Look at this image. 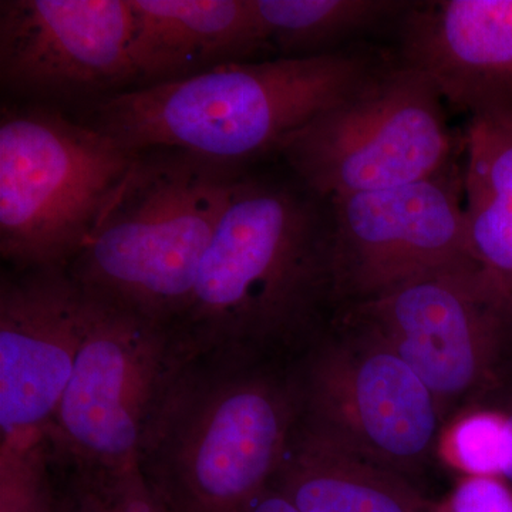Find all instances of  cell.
I'll return each instance as SVG.
<instances>
[{
    "mask_svg": "<svg viewBox=\"0 0 512 512\" xmlns=\"http://www.w3.org/2000/svg\"><path fill=\"white\" fill-rule=\"evenodd\" d=\"M259 165L232 188L175 326L191 360H281L335 316L330 202L284 164Z\"/></svg>",
    "mask_w": 512,
    "mask_h": 512,
    "instance_id": "obj_1",
    "label": "cell"
},
{
    "mask_svg": "<svg viewBox=\"0 0 512 512\" xmlns=\"http://www.w3.org/2000/svg\"><path fill=\"white\" fill-rule=\"evenodd\" d=\"M386 62L349 47L308 59L222 64L93 101L83 120L134 153L170 148L249 168L276 160L289 137Z\"/></svg>",
    "mask_w": 512,
    "mask_h": 512,
    "instance_id": "obj_2",
    "label": "cell"
},
{
    "mask_svg": "<svg viewBox=\"0 0 512 512\" xmlns=\"http://www.w3.org/2000/svg\"><path fill=\"white\" fill-rule=\"evenodd\" d=\"M299 417L295 367L198 357L165 397L138 468L173 512H242L271 485Z\"/></svg>",
    "mask_w": 512,
    "mask_h": 512,
    "instance_id": "obj_3",
    "label": "cell"
},
{
    "mask_svg": "<svg viewBox=\"0 0 512 512\" xmlns=\"http://www.w3.org/2000/svg\"><path fill=\"white\" fill-rule=\"evenodd\" d=\"M245 170L187 151H141L67 266L73 281L93 301L175 329Z\"/></svg>",
    "mask_w": 512,
    "mask_h": 512,
    "instance_id": "obj_4",
    "label": "cell"
},
{
    "mask_svg": "<svg viewBox=\"0 0 512 512\" xmlns=\"http://www.w3.org/2000/svg\"><path fill=\"white\" fill-rule=\"evenodd\" d=\"M137 156L56 107H3L0 254L10 268H67Z\"/></svg>",
    "mask_w": 512,
    "mask_h": 512,
    "instance_id": "obj_5",
    "label": "cell"
},
{
    "mask_svg": "<svg viewBox=\"0 0 512 512\" xmlns=\"http://www.w3.org/2000/svg\"><path fill=\"white\" fill-rule=\"evenodd\" d=\"M298 427L316 440L412 481L439 446L433 393L373 330L336 313L295 367Z\"/></svg>",
    "mask_w": 512,
    "mask_h": 512,
    "instance_id": "obj_6",
    "label": "cell"
},
{
    "mask_svg": "<svg viewBox=\"0 0 512 512\" xmlns=\"http://www.w3.org/2000/svg\"><path fill=\"white\" fill-rule=\"evenodd\" d=\"M433 84L396 59L285 141L278 160L325 198L417 183L463 150Z\"/></svg>",
    "mask_w": 512,
    "mask_h": 512,
    "instance_id": "obj_7",
    "label": "cell"
},
{
    "mask_svg": "<svg viewBox=\"0 0 512 512\" xmlns=\"http://www.w3.org/2000/svg\"><path fill=\"white\" fill-rule=\"evenodd\" d=\"M87 302L86 335L45 434L57 466L119 473L138 467L165 397L191 359L174 328Z\"/></svg>",
    "mask_w": 512,
    "mask_h": 512,
    "instance_id": "obj_8",
    "label": "cell"
},
{
    "mask_svg": "<svg viewBox=\"0 0 512 512\" xmlns=\"http://www.w3.org/2000/svg\"><path fill=\"white\" fill-rule=\"evenodd\" d=\"M336 313L392 346L429 387L444 420L498 389L510 372L512 298L473 258Z\"/></svg>",
    "mask_w": 512,
    "mask_h": 512,
    "instance_id": "obj_9",
    "label": "cell"
},
{
    "mask_svg": "<svg viewBox=\"0 0 512 512\" xmlns=\"http://www.w3.org/2000/svg\"><path fill=\"white\" fill-rule=\"evenodd\" d=\"M329 202L336 312L473 258L458 163L417 183Z\"/></svg>",
    "mask_w": 512,
    "mask_h": 512,
    "instance_id": "obj_10",
    "label": "cell"
},
{
    "mask_svg": "<svg viewBox=\"0 0 512 512\" xmlns=\"http://www.w3.org/2000/svg\"><path fill=\"white\" fill-rule=\"evenodd\" d=\"M131 36L128 0H2L0 84L43 106L126 92L138 83Z\"/></svg>",
    "mask_w": 512,
    "mask_h": 512,
    "instance_id": "obj_11",
    "label": "cell"
},
{
    "mask_svg": "<svg viewBox=\"0 0 512 512\" xmlns=\"http://www.w3.org/2000/svg\"><path fill=\"white\" fill-rule=\"evenodd\" d=\"M89 302L67 268L0 281V437L49 429L86 335Z\"/></svg>",
    "mask_w": 512,
    "mask_h": 512,
    "instance_id": "obj_12",
    "label": "cell"
},
{
    "mask_svg": "<svg viewBox=\"0 0 512 512\" xmlns=\"http://www.w3.org/2000/svg\"><path fill=\"white\" fill-rule=\"evenodd\" d=\"M394 59L471 117L512 110V0L413 2Z\"/></svg>",
    "mask_w": 512,
    "mask_h": 512,
    "instance_id": "obj_13",
    "label": "cell"
},
{
    "mask_svg": "<svg viewBox=\"0 0 512 512\" xmlns=\"http://www.w3.org/2000/svg\"><path fill=\"white\" fill-rule=\"evenodd\" d=\"M137 87L175 82L268 50L252 0H128Z\"/></svg>",
    "mask_w": 512,
    "mask_h": 512,
    "instance_id": "obj_14",
    "label": "cell"
},
{
    "mask_svg": "<svg viewBox=\"0 0 512 512\" xmlns=\"http://www.w3.org/2000/svg\"><path fill=\"white\" fill-rule=\"evenodd\" d=\"M299 512H430L412 481L316 440L296 427L271 483Z\"/></svg>",
    "mask_w": 512,
    "mask_h": 512,
    "instance_id": "obj_15",
    "label": "cell"
},
{
    "mask_svg": "<svg viewBox=\"0 0 512 512\" xmlns=\"http://www.w3.org/2000/svg\"><path fill=\"white\" fill-rule=\"evenodd\" d=\"M463 153L470 254L512 298V110L471 117Z\"/></svg>",
    "mask_w": 512,
    "mask_h": 512,
    "instance_id": "obj_16",
    "label": "cell"
},
{
    "mask_svg": "<svg viewBox=\"0 0 512 512\" xmlns=\"http://www.w3.org/2000/svg\"><path fill=\"white\" fill-rule=\"evenodd\" d=\"M268 50L308 59L345 50L346 42L399 20L404 0H252Z\"/></svg>",
    "mask_w": 512,
    "mask_h": 512,
    "instance_id": "obj_17",
    "label": "cell"
},
{
    "mask_svg": "<svg viewBox=\"0 0 512 512\" xmlns=\"http://www.w3.org/2000/svg\"><path fill=\"white\" fill-rule=\"evenodd\" d=\"M55 466L43 431L0 437V512H56Z\"/></svg>",
    "mask_w": 512,
    "mask_h": 512,
    "instance_id": "obj_18",
    "label": "cell"
},
{
    "mask_svg": "<svg viewBox=\"0 0 512 512\" xmlns=\"http://www.w3.org/2000/svg\"><path fill=\"white\" fill-rule=\"evenodd\" d=\"M443 447L464 476L503 478L512 464V429L500 410H470L446 431Z\"/></svg>",
    "mask_w": 512,
    "mask_h": 512,
    "instance_id": "obj_19",
    "label": "cell"
},
{
    "mask_svg": "<svg viewBox=\"0 0 512 512\" xmlns=\"http://www.w3.org/2000/svg\"><path fill=\"white\" fill-rule=\"evenodd\" d=\"M74 473L92 488L104 512H173L148 485L138 467L119 473Z\"/></svg>",
    "mask_w": 512,
    "mask_h": 512,
    "instance_id": "obj_20",
    "label": "cell"
},
{
    "mask_svg": "<svg viewBox=\"0 0 512 512\" xmlns=\"http://www.w3.org/2000/svg\"><path fill=\"white\" fill-rule=\"evenodd\" d=\"M430 512H512V487L501 477L463 476Z\"/></svg>",
    "mask_w": 512,
    "mask_h": 512,
    "instance_id": "obj_21",
    "label": "cell"
},
{
    "mask_svg": "<svg viewBox=\"0 0 512 512\" xmlns=\"http://www.w3.org/2000/svg\"><path fill=\"white\" fill-rule=\"evenodd\" d=\"M69 471L63 490L57 494L56 512H104L99 498L79 474Z\"/></svg>",
    "mask_w": 512,
    "mask_h": 512,
    "instance_id": "obj_22",
    "label": "cell"
},
{
    "mask_svg": "<svg viewBox=\"0 0 512 512\" xmlns=\"http://www.w3.org/2000/svg\"><path fill=\"white\" fill-rule=\"evenodd\" d=\"M242 512H299L288 500L269 485Z\"/></svg>",
    "mask_w": 512,
    "mask_h": 512,
    "instance_id": "obj_23",
    "label": "cell"
},
{
    "mask_svg": "<svg viewBox=\"0 0 512 512\" xmlns=\"http://www.w3.org/2000/svg\"><path fill=\"white\" fill-rule=\"evenodd\" d=\"M498 410L503 412L504 416L507 417L508 423H510L512 429V399L508 400V402H505L504 406ZM503 478L512 487V464L511 467L508 468L507 473L504 474Z\"/></svg>",
    "mask_w": 512,
    "mask_h": 512,
    "instance_id": "obj_24",
    "label": "cell"
}]
</instances>
